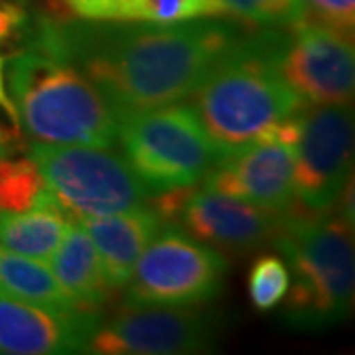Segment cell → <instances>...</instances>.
Segmentation results:
<instances>
[{
  "instance_id": "cell-22",
  "label": "cell",
  "mask_w": 355,
  "mask_h": 355,
  "mask_svg": "<svg viewBox=\"0 0 355 355\" xmlns=\"http://www.w3.org/2000/svg\"><path fill=\"white\" fill-rule=\"evenodd\" d=\"M233 16L259 28H279L270 0H223Z\"/></svg>"
},
{
  "instance_id": "cell-9",
  "label": "cell",
  "mask_w": 355,
  "mask_h": 355,
  "mask_svg": "<svg viewBox=\"0 0 355 355\" xmlns=\"http://www.w3.org/2000/svg\"><path fill=\"white\" fill-rule=\"evenodd\" d=\"M354 162V113L347 105L304 107L296 144L294 202L310 214L331 211Z\"/></svg>"
},
{
  "instance_id": "cell-23",
  "label": "cell",
  "mask_w": 355,
  "mask_h": 355,
  "mask_svg": "<svg viewBox=\"0 0 355 355\" xmlns=\"http://www.w3.org/2000/svg\"><path fill=\"white\" fill-rule=\"evenodd\" d=\"M28 26L26 12L10 0H0V42L16 38Z\"/></svg>"
},
{
  "instance_id": "cell-25",
  "label": "cell",
  "mask_w": 355,
  "mask_h": 355,
  "mask_svg": "<svg viewBox=\"0 0 355 355\" xmlns=\"http://www.w3.org/2000/svg\"><path fill=\"white\" fill-rule=\"evenodd\" d=\"M0 107L4 109V113L10 116L14 127H18V114H16L10 95L6 93V87H4V62H2V58H0Z\"/></svg>"
},
{
  "instance_id": "cell-5",
  "label": "cell",
  "mask_w": 355,
  "mask_h": 355,
  "mask_svg": "<svg viewBox=\"0 0 355 355\" xmlns=\"http://www.w3.org/2000/svg\"><path fill=\"white\" fill-rule=\"evenodd\" d=\"M116 142L127 164L154 193L196 186L219 158L186 103L119 114Z\"/></svg>"
},
{
  "instance_id": "cell-11",
  "label": "cell",
  "mask_w": 355,
  "mask_h": 355,
  "mask_svg": "<svg viewBox=\"0 0 355 355\" xmlns=\"http://www.w3.org/2000/svg\"><path fill=\"white\" fill-rule=\"evenodd\" d=\"M214 345V330L190 306H127L95 330L85 354L186 355Z\"/></svg>"
},
{
  "instance_id": "cell-7",
  "label": "cell",
  "mask_w": 355,
  "mask_h": 355,
  "mask_svg": "<svg viewBox=\"0 0 355 355\" xmlns=\"http://www.w3.org/2000/svg\"><path fill=\"white\" fill-rule=\"evenodd\" d=\"M227 261L216 247L168 225L142 251L127 282V306H198L223 288Z\"/></svg>"
},
{
  "instance_id": "cell-10",
  "label": "cell",
  "mask_w": 355,
  "mask_h": 355,
  "mask_svg": "<svg viewBox=\"0 0 355 355\" xmlns=\"http://www.w3.org/2000/svg\"><path fill=\"white\" fill-rule=\"evenodd\" d=\"M279 67L306 107L347 105L354 99V38L328 26L302 18L286 28Z\"/></svg>"
},
{
  "instance_id": "cell-24",
  "label": "cell",
  "mask_w": 355,
  "mask_h": 355,
  "mask_svg": "<svg viewBox=\"0 0 355 355\" xmlns=\"http://www.w3.org/2000/svg\"><path fill=\"white\" fill-rule=\"evenodd\" d=\"M279 28H291L304 18L302 0H270Z\"/></svg>"
},
{
  "instance_id": "cell-17",
  "label": "cell",
  "mask_w": 355,
  "mask_h": 355,
  "mask_svg": "<svg viewBox=\"0 0 355 355\" xmlns=\"http://www.w3.org/2000/svg\"><path fill=\"white\" fill-rule=\"evenodd\" d=\"M67 223V217L50 191L44 202L28 211H0V247L36 261H50Z\"/></svg>"
},
{
  "instance_id": "cell-13",
  "label": "cell",
  "mask_w": 355,
  "mask_h": 355,
  "mask_svg": "<svg viewBox=\"0 0 355 355\" xmlns=\"http://www.w3.org/2000/svg\"><path fill=\"white\" fill-rule=\"evenodd\" d=\"M280 214L211 190L191 188L178 211V227L225 251H249L272 239Z\"/></svg>"
},
{
  "instance_id": "cell-6",
  "label": "cell",
  "mask_w": 355,
  "mask_h": 355,
  "mask_svg": "<svg viewBox=\"0 0 355 355\" xmlns=\"http://www.w3.org/2000/svg\"><path fill=\"white\" fill-rule=\"evenodd\" d=\"M30 158L71 221L128 211L153 198L127 160L109 148L34 142Z\"/></svg>"
},
{
  "instance_id": "cell-12",
  "label": "cell",
  "mask_w": 355,
  "mask_h": 355,
  "mask_svg": "<svg viewBox=\"0 0 355 355\" xmlns=\"http://www.w3.org/2000/svg\"><path fill=\"white\" fill-rule=\"evenodd\" d=\"M101 310H53L0 294V355L85 354Z\"/></svg>"
},
{
  "instance_id": "cell-27",
  "label": "cell",
  "mask_w": 355,
  "mask_h": 355,
  "mask_svg": "<svg viewBox=\"0 0 355 355\" xmlns=\"http://www.w3.org/2000/svg\"><path fill=\"white\" fill-rule=\"evenodd\" d=\"M0 139H12V140H16V132H14V130H6V128L0 127Z\"/></svg>"
},
{
  "instance_id": "cell-15",
  "label": "cell",
  "mask_w": 355,
  "mask_h": 355,
  "mask_svg": "<svg viewBox=\"0 0 355 355\" xmlns=\"http://www.w3.org/2000/svg\"><path fill=\"white\" fill-rule=\"evenodd\" d=\"M62 4L76 18L99 22L168 24L233 16L223 0H62Z\"/></svg>"
},
{
  "instance_id": "cell-14",
  "label": "cell",
  "mask_w": 355,
  "mask_h": 355,
  "mask_svg": "<svg viewBox=\"0 0 355 355\" xmlns=\"http://www.w3.org/2000/svg\"><path fill=\"white\" fill-rule=\"evenodd\" d=\"M77 223L83 225L95 245L111 288L127 286L142 251L164 227L158 211L146 205L111 216L83 217Z\"/></svg>"
},
{
  "instance_id": "cell-26",
  "label": "cell",
  "mask_w": 355,
  "mask_h": 355,
  "mask_svg": "<svg viewBox=\"0 0 355 355\" xmlns=\"http://www.w3.org/2000/svg\"><path fill=\"white\" fill-rule=\"evenodd\" d=\"M12 148H14L12 139H0V156H2V154L12 153Z\"/></svg>"
},
{
  "instance_id": "cell-1",
  "label": "cell",
  "mask_w": 355,
  "mask_h": 355,
  "mask_svg": "<svg viewBox=\"0 0 355 355\" xmlns=\"http://www.w3.org/2000/svg\"><path fill=\"white\" fill-rule=\"evenodd\" d=\"M247 26L219 18L168 24L40 18L30 46L79 69L116 116L184 101Z\"/></svg>"
},
{
  "instance_id": "cell-2",
  "label": "cell",
  "mask_w": 355,
  "mask_h": 355,
  "mask_svg": "<svg viewBox=\"0 0 355 355\" xmlns=\"http://www.w3.org/2000/svg\"><path fill=\"white\" fill-rule=\"evenodd\" d=\"M284 32L247 28L186 97L219 158L253 144L306 107L280 73Z\"/></svg>"
},
{
  "instance_id": "cell-21",
  "label": "cell",
  "mask_w": 355,
  "mask_h": 355,
  "mask_svg": "<svg viewBox=\"0 0 355 355\" xmlns=\"http://www.w3.org/2000/svg\"><path fill=\"white\" fill-rule=\"evenodd\" d=\"M304 18L354 38L355 0H302Z\"/></svg>"
},
{
  "instance_id": "cell-3",
  "label": "cell",
  "mask_w": 355,
  "mask_h": 355,
  "mask_svg": "<svg viewBox=\"0 0 355 355\" xmlns=\"http://www.w3.org/2000/svg\"><path fill=\"white\" fill-rule=\"evenodd\" d=\"M288 261L292 286L282 312L294 330H326L349 318L355 292L354 227L340 216L291 205L272 235Z\"/></svg>"
},
{
  "instance_id": "cell-8",
  "label": "cell",
  "mask_w": 355,
  "mask_h": 355,
  "mask_svg": "<svg viewBox=\"0 0 355 355\" xmlns=\"http://www.w3.org/2000/svg\"><path fill=\"white\" fill-rule=\"evenodd\" d=\"M300 113L279 123L253 144L217 158L202 178L203 188L277 214L286 211L294 205Z\"/></svg>"
},
{
  "instance_id": "cell-18",
  "label": "cell",
  "mask_w": 355,
  "mask_h": 355,
  "mask_svg": "<svg viewBox=\"0 0 355 355\" xmlns=\"http://www.w3.org/2000/svg\"><path fill=\"white\" fill-rule=\"evenodd\" d=\"M0 294L10 298L46 306L53 310H79L83 308L55 279L44 261L22 257L0 247ZM93 310V308H91Z\"/></svg>"
},
{
  "instance_id": "cell-16",
  "label": "cell",
  "mask_w": 355,
  "mask_h": 355,
  "mask_svg": "<svg viewBox=\"0 0 355 355\" xmlns=\"http://www.w3.org/2000/svg\"><path fill=\"white\" fill-rule=\"evenodd\" d=\"M51 272L83 308L101 310L113 288L105 279L101 259L81 223H67L64 237L51 254Z\"/></svg>"
},
{
  "instance_id": "cell-19",
  "label": "cell",
  "mask_w": 355,
  "mask_h": 355,
  "mask_svg": "<svg viewBox=\"0 0 355 355\" xmlns=\"http://www.w3.org/2000/svg\"><path fill=\"white\" fill-rule=\"evenodd\" d=\"M48 196L50 188L30 156L10 158V153L0 156V211H28Z\"/></svg>"
},
{
  "instance_id": "cell-20",
  "label": "cell",
  "mask_w": 355,
  "mask_h": 355,
  "mask_svg": "<svg viewBox=\"0 0 355 355\" xmlns=\"http://www.w3.org/2000/svg\"><path fill=\"white\" fill-rule=\"evenodd\" d=\"M249 298L259 312H268L282 304L291 286L286 263L275 254L259 257L249 270Z\"/></svg>"
},
{
  "instance_id": "cell-4",
  "label": "cell",
  "mask_w": 355,
  "mask_h": 355,
  "mask_svg": "<svg viewBox=\"0 0 355 355\" xmlns=\"http://www.w3.org/2000/svg\"><path fill=\"white\" fill-rule=\"evenodd\" d=\"M8 85L18 123L46 144L111 148L116 113L79 69L28 46L8 65Z\"/></svg>"
}]
</instances>
